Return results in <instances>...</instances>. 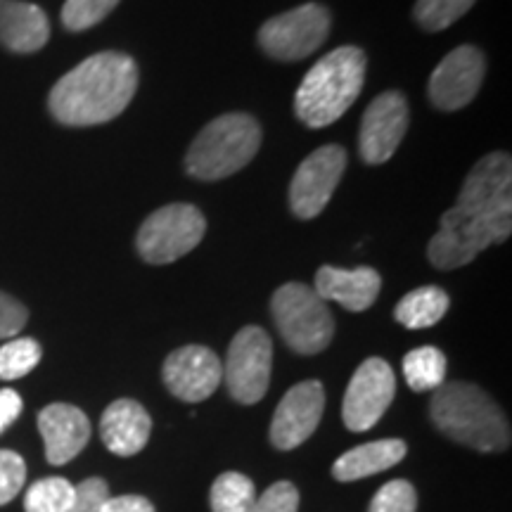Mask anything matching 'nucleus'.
<instances>
[{
	"instance_id": "nucleus-1",
	"label": "nucleus",
	"mask_w": 512,
	"mask_h": 512,
	"mask_svg": "<svg viewBox=\"0 0 512 512\" xmlns=\"http://www.w3.org/2000/svg\"><path fill=\"white\" fill-rule=\"evenodd\" d=\"M138 91V64L124 53H98L50 91V114L64 126H98L117 119Z\"/></svg>"
},
{
	"instance_id": "nucleus-2",
	"label": "nucleus",
	"mask_w": 512,
	"mask_h": 512,
	"mask_svg": "<svg viewBox=\"0 0 512 512\" xmlns=\"http://www.w3.org/2000/svg\"><path fill=\"white\" fill-rule=\"evenodd\" d=\"M368 57L361 48L342 46L313 64L294 95V112L309 128H325L354 105L366 83Z\"/></svg>"
},
{
	"instance_id": "nucleus-3",
	"label": "nucleus",
	"mask_w": 512,
	"mask_h": 512,
	"mask_svg": "<svg viewBox=\"0 0 512 512\" xmlns=\"http://www.w3.org/2000/svg\"><path fill=\"white\" fill-rule=\"evenodd\" d=\"M430 418L441 434L475 451L491 453L510 446L508 420L477 384L444 382L434 389Z\"/></svg>"
},
{
	"instance_id": "nucleus-4",
	"label": "nucleus",
	"mask_w": 512,
	"mask_h": 512,
	"mask_svg": "<svg viewBox=\"0 0 512 512\" xmlns=\"http://www.w3.org/2000/svg\"><path fill=\"white\" fill-rule=\"evenodd\" d=\"M261 147V126L245 112H230L209 121L192 140L185 169L197 181H221L252 162Z\"/></svg>"
},
{
	"instance_id": "nucleus-5",
	"label": "nucleus",
	"mask_w": 512,
	"mask_h": 512,
	"mask_svg": "<svg viewBox=\"0 0 512 512\" xmlns=\"http://www.w3.org/2000/svg\"><path fill=\"white\" fill-rule=\"evenodd\" d=\"M512 233V202L484 211L477 216H465L458 209H448L439 221V233L430 240L427 256L439 271L467 266L486 247L501 245Z\"/></svg>"
},
{
	"instance_id": "nucleus-6",
	"label": "nucleus",
	"mask_w": 512,
	"mask_h": 512,
	"mask_svg": "<svg viewBox=\"0 0 512 512\" xmlns=\"http://www.w3.org/2000/svg\"><path fill=\"white\" fill-rule=\"evenodd\" d=\"M271 311L280 335L292 351L304 356L328 349L335 335V320L328 304L304 283H287L273 294Z\"/></svg>"
},
{
	"instance_id": "nucleus-7",
	"label": "nucleus",
	"mask_w": 512,
	"mask_h": 512,
	"mask_svg": "<svg viewBox=\"0 0 512 512\" xmlns=\"http://www.w3.org/2000/svg\"><path fill=\"white\" fill-rule=\"evenodd\" d=\"M207 230L202 211L192 204H166L143 221L136 247L147 264H171L200 245Z\"/></svg>"
},
{
	"instance_id": "nucleus-8",
	"label": "nucleus",
	"mask_w": 512,
	"mask_h": 512,
	"mask_svg": "<svg viewBox=\"0 0 512 512\" xmlns=\"http://www.w3.org/2000/svg\"><path fill=\"white\" fill-rule=\"evenodd\" d=\"M273 344L264 328H242L228 347L226 363H223V380L230 396L238 403L252 406L261 401L271 384Z\"/></svg>"
},
{
	"instance_id": "nucleus-9",
	"label": "nucleus",
	"mask_w": 512,
	"mask_h": 512,
	"mask_svg": "<svg viewBox=\"0 0 512 512\" xmlns=\"http://www.w3.org/2000/svg\"><path fill=\"white\" fill-rule=\"evenodd\" d=\"M328 34L330 12L318 3H306L268 19L259 29V46L275 60L294 62L323 46Z\"/></svg>"
},
{
	"instance_id": "nucleus-10",
	"label": "nucleus",
	"mask_w": 512,
	"mask_h": 512,
	"mask_svg": "<svg viewBox=\"0 0 512 512\" xmlns=\"http://www.w3.org/2000/svg\"><path fill=\"white\" fill-rule=\"evenodd\" d=\"M347 169L342 145H323L299 164L290 183V209L297 219L311 221L328 207Z\"/></svg>"
},
{
	"instance_id": "nucleus-11",
	"label": "nucleus",
	"mask_w": 512,
	"mask_h": 512,
	"mask_svg": "<svg viewBox=\"0 0 512 512\" xmlns=\"http://www.w3.org/2000/svg\"><path fill=\"white\" fill-rule=\"evenodd\" d=\"M396 394L394 370L384 358H368L351 377L342 403L347 430L368 432L375 427Z\"/></svg>"
},
{
	"instance_id": "nucleus-12",
	"label": "nucleus",
	"mask_w": 512,
	"mask_h": 512,
	"mask_svg": "<svg viewBox=\"0 0 512 512\" xmlns=\"http://www.w3.org/2000/svg\"><path fill=\"white\" fill-rule=\"evenodd\" d=\"M408 102L399 91L377 95L361 119L358 152L366 164H384L399 150L408 131Z\"/></svg>"
},
{
	"instance_id": "nucleus-13",
	"label": "nucleus",
	"mask_w": 512,
	"mask_h": 512,
	"mask_svg": "<svg viewBox=\"0 0 512 512\" xmlns=\"http://www.w3.org/2000/svg\"><path fill=\"white\" fill-rule=\"evenodd\" d=\"M484 69L486 62L479 48L460 46L451 50L430 76L427 93H430L432 105L444 112L463 110L479 93V86L484 81Z\"/></svg>"
},
{
	"instance_id": "nucleus-14",
	"label": "nucleus",
	"mask_w": 512,
	"mask_h": 512,
	"mask_svg": "<svg viewBox=\"0 0 512 512\" xmlns=\"http://www.w3.org/2000/svg\"><path fill=\"white\" fill-rule=\"evenodd\" d=\"M325 411V389L318 380L294 384L275 408L271 420V444L278 451L302 446L316 432Z\"/></svg>"
},
{
	"instance_id": "nucleus-15",
	"label": "nucleus",
	"mask_w": 512,
	"mask_h": 512,
	"mask_svg": "<svg viewBox=\"0 0 512 512\" xmlns=\"http://www.w3.org/2000/svg\"><path fill=\"white\" fill-rule=\"evenodd\" d=\"M162 377L166 389L176 399L200 403L207 401L219 389L223 380V363L211 349L190 344V347H181L174 354H169L164 361Z\"/></svg>"
},
{
	"instance_id": "nucleus-16",
	"label": "nucleus",
	"mask_w": 512,
	"mask_h": 512,
	"mask_svg": "<svg viewBox=\"0 0 512 512\" xmlns=\"http://www.w3.org/2000/svg\"><path fill=\"white\" fill-rule=\"evenodd\" d=\"M512 159L508 152H491L479 159L460 188L456 207L460 214L477 216L512 202Z\"/></svg>"
},
{
	"instance_id": "nucleus-17",
	"label": "nucleus",
	"mask_w": 512,
	"mask_h": 512,
	"mask_svg": "<svg viewBox=\"0 0 512 512\" xmlns=\"http://www.w3.org/2000/svg\"><path fill=\"white\" fill-rule=\"evenodd\" d=\"M38 430L46 441L50 465H64L74 460L91 439V422L81 408L69 403H50L38 413Z\"/></svg>"
},
{
	"instance_id": "nucleus-18",
	"label": "nucleus",
	"mask_w": 512,
	"mask_h": 512,
	"mask_svg": "<svg viewBox=\"0 0 512 512\" xmlns=\"http://www.w3.org/2000/svg\"><path fill=\"white\" fill-rule=\"evenodd\" d=\"M382 290V278L375 268H335L323 266L316 273V287L313 292L323 302H337L347 311L361 313L375 304L377 294Z\"/></svg>"
},
{
	"instance_id": "nucleus-19",
	"label": "nucleus",
	"mask_w": 512,
	"mask_h": 512,
	"mask_svg": "<svg viewBox=\"0 0 512 512\" xmlns=\"http://www.w3.org/2000/svg\"><path fill=\"white\" fill-rule=\"evenodd\" d=\"M152 432L150 415L138 401L119 399L107 406L100 420V437L114 456H136L147 444Z\"/></svg>"
},
{
	"instance_id": "nucleus-20",
	"label": "nucleus",
	"mask_w": 512,
	"mask_h": 512,
	"mask_svg": "<svg viewBox=\"0 0 512 512\" xmlns=\"http://www.w3.org/2000/svg\"><path fill=\"white\" fill-rule=\"evenodd\" d=\"M50 22L38 5L0 0V43L12 53H36L48 43Z\"/></svg>"
},
{
	"instance_id": "nucleus-21",
	"label": "nucleus",
	"mask_w": 512,
	"mask_h": 512,
	"mask_svg": "<svg viewBox=\"0 0 512 512\" xmlns=\"http://www.w3.org/2000/svg\"><path fill=\"white\" fill-rule=\"evenodd\" d=\"M408 446L401 439H380L370 444L356 446L342 453L332 465V477L337 482H356V479L380 475L389 467L399 465L406 458Z\"/></svg>"
},
{
	"instance_id": "nucleus-22",
	"label": "nucleus",
	"mask_w": 512,
	"mask_h": 512,
	"mask_svg": "<svg viewBox=\"0 0 512 512\" xmlns=\"http://www.w3.org/2000/svg\"><path fill=\"white\" fill-rule=\"evenodd\" d=\"M448 294L437 285L418 287L396 304L394 318L408 330H425L437 325L448 311Z\"/></svg>"
},
{
	"instance_id": "nucleus-23",
	"label": "nucleus",
	"mask_w": 512,
	"mask_h": 512,
	"mask_svg": "<svg viewBox=\"0 0 512 512\" xmlns=\"http://www.w3.org/2000/svg\"><path fill=\"white\" fill-rule=\"evenodd\" d=\"M446 356L437 347H420L403 358V377L413 392H434L446 382Z\"/></svg>"
},
{
	"instance_id": "nucleus-24",
	"label": "nucleus",
	"mask_w": 512,
	"mask_h": 512,
	"mask_svg": "<svg viewBox=\"0 0 512 512\" xmlns=\"http://www.w3.org/2000/svg\"><path fill=\"white\" fill-rule=\"evenodd\" d=\"M211 512H249L256 501L254 482L242 472H223L211 484Z\"/></svg>"
},
{
	"instance_id": "nucleus-25",
	"label": "nucleus",
	"mask_w": 512,
	"mask_h": 512,
	"mask_svg": "<svg viewBox=\"0 0 512 512\" xmlns=\"http://www.w3.org/2000/svg\"><path fill=\"white\" fill-rule=\"evenodd\" d=\"M74 501V484L64 477H48L31 484L24 496L27 512H67Z\"/></svg>"
},
{
	"instance_id": "nucleus-26",
	"label": "nucleus",
	"mask_w": 512,
	"mask_h": 512,
	"mask_svg": "<svg viewBox=\"0 0 512 512\" xmlns=\"http://www.w3.org/2000/svg\"><path fill=\"white\" fill-rule=\"evenodd\" d=\"M43 349L36 339L19 337L10 339L0 347V380H19L29 375L41 361Z\"/></svg>"
},
{
	"instance_id": "nucleus-27",
	"label": "nucleus",
	"mask_w": 512,
	"mask_h": 512,
	"mask_svg": "<svg viewBox=\"0 0 512 512\" xmlns=\"http://www.w3.org/2000/svg\"><path fill=\"white\" fill-rule=\"evenodd\" d=\"M477 0H418L413 17L425 31H444L456 24Z\"/></svg>"
},
{
	"instance_id": "nucleus-28",
	"label": "nucleus",
	"mask_w": 512,
	"mask_h": 512,
	"mask_svg": "<svg viewBox=\"0 0 512 512\" xmlns=\"http://www.w3.org/2000/svg\"><path fill=\"white\" fill-rule=\"evenodd\" d=\"M117 5L119 0H67L62 8V24L69 31H86L100 24Z\"/></svg>"
},
{
	"instance_id": "nucleus-29",
	"label": "nucleus",
	"mask_w": 512,
	"mask_h": 512,
	"mask_svg": "<svg viewBox=\"0 0 512 512\" xmlns=\"http://www.w3.org/2000/svg\"><path fill=\"white\" fill-rule=\"evenodd\" d=\"M415 508H418V496L413 484L406 479H394L377 491L368 512H415Z\"/></svg>"
},
{
	"instance_id": "nucleus-30",
	"label": "nucleus",
	"mask_w": 512,
	"mask_h": 512,
	"mask_svg": "<svg viewBox=\"0 0 512 512\" xmlns=\"http://www.w3.org/2000/svg\"><path fill=\"white\" fill-rule=\"evenodd\" d=\"M27 479L24 458L15 451H0V505L10 503L22 491Z\"/></svg>"
},
{
	"instance_id": "nucleus-31",
	"label": "nucleus",
	"mask_w": 512,
	"mask_h": 512,
	"mask_svg": "<svg viewBox=\"0 0 512 512\" xmlns=\"http://www.w3.org/2000/svg\"><path fill=\"white\" fill-rule=\"evenodd\" d=\"M299 491L290 482H275L256 498L249 512H297Z\"/></svg>"
},
{
	"instance_id": "nucleus-32",
	"label": "nucleus",
	"mask_w": 512,
	"mask_h": 512,
	"mask_svg": "<svg viewBox=\"0 0 512 512\" xmlns=\"http://www.w3.org/2000/svg\"><path fill=\"white\" fill-rule=\"evenodd\" d=\"M107 498H110V489L105 479L91 477L74 486V501L67 512H100Z\"/></svg>"
},
{
	"instance_id": "nucleus-33",
	"label": "nucleus",
	"mask_w": 512,
	"mask_h": 512,
	"mask_svg": "<svg viewBox=\"0 0 512 512\" xmlns=\"http://www.w3.org/2000/svg\"><path fill=\"white\" fill-rule=\"evenodd\" d=\"M27 318H29L27 309H24L17 299H12L10 294L0 292V339L19 335L24 325H27Z\"/></svg>"
},
{
	"instance_id": "nucleus-34",
	"label": "nucleus",
	"mask_w": 512,
	"mask_h": 512,
	"mask_svg": "<svg viewBox=\"0 0 512 512\" xmlns=\"http://www.w3.org/2000/svg\"><path fill=\"white\" fill-rule=\"evenodd\" d=\"M100 512H155V505L147 501L145 496L126 494L117 498H107Z\"/></svg>"
},
{
	"instance_id": "nucleus-35",
	"label": "nucleus",
	"mask_w": 512,
	"mask_h": 512,
	"mask_svg": "<svg viewBox=\"0 0 512 512\" xmlns=\"http://www.w3.org/2000/svg\"><path fill=\"white\" fill-rule=\"evenodd\" d=\"M22 413V396L15 389H0V434L19 418Z\"/></svg>"
}]
</instances>
